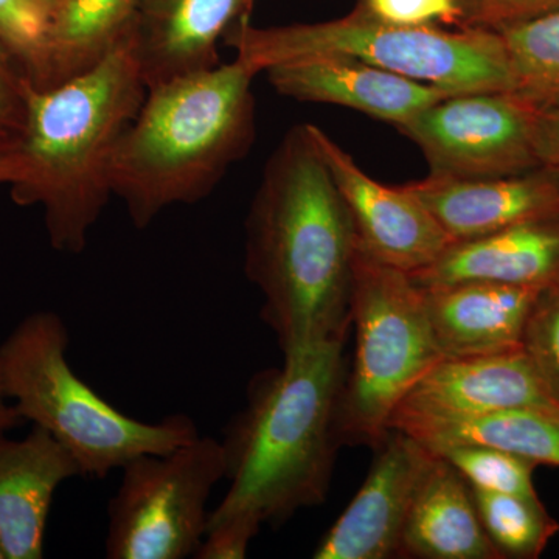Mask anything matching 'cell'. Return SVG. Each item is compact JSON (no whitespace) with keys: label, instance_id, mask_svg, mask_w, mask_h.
<instances>
[{"label":"cell","instance_id":"obj_26","mask_svg":"<svg viewBox=\"0 0 559 559\" xmlns=\"http://www.w3.org/2000/svg\"><path fill=\"white\" fill-rule=\"evenodd\" d=\"M522 349L551 400L559 404V286L539 294L525 325Z\"/></svg>","mask_w":559,"mask_h":559},{"label":"cell","instance_id":"obj_15","mask_svg":"<svg viewBox=\"0 0 559 559\" xmlns=\"http://www.w3.org/2000/svg\"><path fill=\"white\" fill-rule=\"evenodd\" d=\"M253 0H142L131 25L146 90L219 64L218 43Z\"/></svg>","mask_w":559,"mask_h":559},{"label":"cell","instance_id":"obj_34","mask_svg":"<svg viewBox=\"0 0 559 559\" xmlns=\"http://www.w3.org/2000/svg\"><path fill=\"white\" fill-rule=\"evenodd\" d=\"M0 559H7L5 550H3L2 543H0Z\"/></svg>","mask_w":559,"mask_h":559},{"label":"cell","instance_id":"obj_11","mask_svg":"<svg viewBox=\"0 0 559 559\" xmlns=\"http://www.w3.org/2000/svg\"><path fill=\"white\" fill-rule=\"evenodd\" d=\"M513 407L559 409L524 349L441 359L401 400L389 429L477 417Z\"/></svg>","mask_w":559,"mask_h":559},{"label":"cell","instance_id":"obj_3","mask_svg":"<svg viewBox=\"0 0 559 559\" xmlns=\"http://www.w3.org/2000/svg\"><path fill=\"white\" fill-rule=\"evenodd\" d=\"M131 28L97 64L50 90L28 91L14 151V204L43 210L51 248L79 255L112 197L110 167L145 100Z\"/></svg>","mask_w":559,"mask_h":559},{"label":"cell","instance_id":"obj_32","mask_svg":"<svg viewBox=\"0 0 559 559\" xmlns=\"http://www.w3.org/2000/svg\"><path fill=\"white\" fill-rule=\"evenodd\" d=\"M24 419L17 414L16 407L10 403L9 396L5 393V385H3L2 374V359H0V432L16 428Z\"/></svg>","mask_w":559,"mask_h":559},{"label":"cell","instance_id":"obj_30","mask_svg":"<svg viewBox=\"0 0 559 559\" xmlns=\"http://www.w3.org/2000/svg\"><path fill=\"white\" fill-rule=\"evenodd\" d=\"M261 527L252 522L227 520L209 525L204 538L194 551V559H242L248 557L252 539Z\"/></svg>","mask_w":559,"mask_h":559},{"label":"cell","instance_id":"obj_9","mask_svg":"<svg viewBox=\"0 0 559 559\" xmlns=\"http://www.w3.org/2000/svg\"><path fill=\"white\" fill-rule=\"evenodd\" d=\"M543 110L514 92L448 95L399 128L425 154L430 175L479 179L539 168Z\"/></svg>","mask_w":559,"mask_h":559},{"label":"cell","instance_id":"obj_25","mask_svg":"<svg viewBox=\"0 0 559 559\" xmlns=\"http://www.w3.org/2000/svg\"><path fill=\"white\" fill-rule=\"evenodd\" d=\"M430 451L443 455L465 477L469 487L538 498L533 484V471L538 465L527 459L484 444H444Z\"/></svg>","mask_w":559,"mask_h":559},{"label":"cell","instance_id":"obj_29","mask_svg":"<svg viewBox=\"0 0 559 559\" xmlns=\"http://www.w3.org/2000/svg\"><path fill=\"white\" fill-rule=\"evenodd\" d=\"M460 27L500 31L559 11V0H457Z\"/></svg>","mask_w":559,"mask_h":559},{"label":"cell","instance_id":"obj_16","mask_svg":"<svg viewBox=\"0 0 559 559\" xmlns=\"http://www.w3.org/2000/svg\"><path fill=\"white\" fill-rule=\"evenodd\" d=\"M419 288L443 359L522 348L530 312L544 290L492 282Z\"/></svg>","mask_w":559,"mask_h":559},{"label":"cell","instance_id":"obj_22","mask_svg":"<svg viewBox=\"0 0 559 559\" xmlns=\"http://www.w3.org/2000/svg\"><path fill=\"white\" fill-rule=\"evenodd\" d=\"M498 32L509 51L514 94L540 110L559 108V11Z\"/></svg>","mask_w":559,"mask_h":559},{"label":"cell","instance_id":"obj_17","mask_svg":"<svg viewBox=\"0 0 559 559\" xmlns=\"http://www.w3.org/2000/svg\"><path fill=\"white\" fill-rule=\"evenodd\" d=\"M81 476L68 450L47 430L27 437L0 432V543L7 559H40L55 492Z\"/></svg>","mask_w":559,"mask_h":559},{"label":"cell","instance_id":"obj_2","mask_svg":"<svg viewBox=\"0 0 559 559\" xmlns=\"http://www.w3.org/2000/svg\"><path fill=\"white\" fill-rule=\"evenodd\" d=\"M345 342L283 356L282 366L250 380L245 407L219 440L229 488L209 525L242 520L280 527L297 511L325 503L341 448L336 404L347 373Z\"/></svg>","mask_w":559,"mask_h":559},{"label":"cell","instance_id":"obj_8","mask_svg":"<svg viewBox=\"0 0 559 559\" xmlns=\"http://www.w3.org/2000/svg\"><path fill=\"white\" fill-rule=\"evenodd\" d=\"M223 479V447L213 437L131 460L109 500L106 558H193L207 532L210 496Z\"/></svg>","mask_w":559,"mask_h":559},{"label":"cell","instance_id":"obj_23","mask_svg":"<svg viewBox=\"0 0 559 559\" xmlns=\"http://www.w3.org/2000/svg\"><path fill=\"white\" fill-rule=\"evenodd\" d=\"M481 527L503 559H536L559 533V522L538 498L471 487Z\"/></svg>","mask_w":559,"mask_h":559},{"label":"cell","instance_id":"obj_6","mask_svg":"<svg viewBox=\"0 0 559 559\" xmlns=\"http://www.w3.org/2000/svg\"><path fill=\"white\" fill-rule=\"evenodd\" d=\"M223 40L257 73L283 62L340 55L451 94L514 90L509 51L498 31L403 27L378 21L359 3L340 20L314 24L255 27L245 16Z\"/></svg>","mask_w":559,"mask_h":559},{"label":"cell","instance_id":"obj_1","mask_svg":"<svg viewBox=\"0 0 559 559\" xmlns=\"http://www.w3.org/2000/svg\"><path fill=\"white\" fill-rule=\"evenodd\" d=\"M245 272L283 356L347 340L355 224L308 124L271 154L245 224Z\"/></svg>","mask_w":559,"mask_h":559},{"label":"cell","instance_id":"obj_4","mask_svg":"<svg viewBox=\"0 0 559 559\" xmlns=\"http://www.w3.org/2000/svg\"><path fill=\"white\" fill-rule=\"evenodd\" d=\"M255 70L229 64L178 76L146 91L121 135L110 190L132 226L146 229L173 205L212 194L255 138Z\"/></svg>","mask_w":559,"mask_h":559},{"label":"cell","instance_id":"obj_31","mask_svg":"<svg viewBox=\"0 0 559 559\" xmlns=\"http://www.w3.org/2000/svg\"><path fill=\"white\" fill-rule=\"evenodd\" d=\"M536 153L539 168L559 175V108L540 112Z\"/></svg>","mask_w":559,"mask_h":559},{"label":"cell","instance_id":"obj_33","mask_svg":"<svg viewBox=\"0 0 559 559\" xmlns=\"http://www.w3.org/2000/svg\"><path fill=\"white\" fill-rule=\"evenodd\" d=\"M17 162L14 153L0 154V186H10L16 178Z\"/></svg>","mask_w":559,"mask_h":559},{"label":"cell","instance_id":"obj_18","mask_svg":"<svg viewBox=\"0 0 559 559\" xmlns=\"http://www.w3.org/2000/svg\"><path fill=\"white\" fill-rule=\"evenodd\" d=\"M411 278L418 286L492 282L555 288L559 286V216L454 242L436 263Z\"/></svg>","mask_w":559,"mask_h":559},{"label":"cell","instance_id":"obj_21","mask_svg":"<svg viewBox=\"0 0 559 559\" xmlns=\"http://www.w3.org/2000/svg\"><path fill=\"white\" fill-rule=\"evenodd\" d=\"M140 2L142 0H58L51 33L50 87L97 64L130 31Z\"/></svg>","mask_w":559,"mask_h":559},{"label":"cell","instance_id":"obj_28","mask_svg":"<svg viewBox=\"0 0 559 559\" xmlns=\"http://www.w3.org/2000/svg\"><path fill=\"white\" fill-rule=\"evenodd\" d=\"M359 5L378 21L403 27H460L462 22L457 0H359Z\"/></svg>","mask_w":559,"mask_h":559},{"label":"cell","instance_id":"obj_10","mask_svg":"<svg viewBox=\"0 0 559 559\" xmlns=\"http://www.w3.org/2000/svg\"><path fill=\"white\" fill-rule=\"evenodd\" d=\"M355 224L358 249L385 266L415 274L454 245L426 205L406 187L382 186L325 131L308 123Z\"/></svg>","mask_w":559,"mask_h":559},{"label":"cell","instance_id":"obj_19","mask_svg":"<svg viewBox=\"0 0 559 559\" xmlns=\"http://www.w3.org/2000/svg\"><path fill=\"white\" fill-rule=\"evenodd\" d=\"M400 558L503 559L481 527L468 481L437 452L415 488Z\"/></svg>","mask_w":559,"mask_h":559},{"label":"cell","instance_id":"obj_20","mask_svg":"<svg viewBox=\"0 0 559 559\" xmlns=\"http://www.w3.org/2000/svg\"><path fill=\"white\" fill-rule=\"evenodd\" d=\"M396 430L414 437L429 450L444 444H484L520 455L538 466L559 468V409L551 407H513Z\"/></svg>","mask_w":559,"mask_h":559},{"label":"cell","instance_id":"obj_7","mask_svg":"<svg viewBox=\"0 0 559 559\" xmlns=\"http://www.w3.org/2000/svg\"><path fill=\"white\" fill-rule=\"evenodd\" d=\"M349 318L355 355L337 399L336 436L341 447L377 450L401 400L443 355L430 329L421 288L406 272L359 249L353 264Z\"/></svg>","mask_w":559,"mask_h":559},{"label":"cell","instance_id":"obj_12","mask_svg":"<svg viewBox=\"0 0 559 559\" xmlns=\"http://www.w3.org/2000/svg\"><path fill=\"white\" fill-rule=\"evenodd\" d=\"M374 452L369 476L312 558H400L404 524L430 451L414 437L390 429Z\"/></svg>","mask_w":559,"mask_h":559},{"label":"cell","instance_id":"obj_27","mask_svg":"<svg viewBox=\"0 0 559 559\" xmlns=\"http://www.w3.org/2000/svg\"><path fill=\"white\" fill-rule=\"evenodd\" d=\"M31 87L9 51L0 46V154L14 153L20 146Z\"/></svg>","mask_w":559,"mask_h":559},{"label":"cell","instance_id":"obj_13","mask_svg":"<svg viewBox=\"0 0 559 559\" xmlns=\"http://www.w3.org/2000/svg\"><path fill=\"white\" fill-rule=\"evenodd\" d=\"M454 242L559 216V175L536 168L500 178H429L406 183Z\"/></svg>","mask_w":559,"mask_h":559},{"label":"cell","instance_id":"obj_14","mask_svg":"<svg viewBox=\"0 0 559 559\" xmlns=\"http://www.w3.org/2000/svg\"><path fill=\"white\" fill-rule=\"evenodd\" d=\"M264 73L271 86L283 97L344 106L396 128L406 124L433 103L454 95L340 55L283 62Z\"/></svg>","mask_w":559,"mask_h":559},{"label":"cell","instance_id":"obj_5","mask_svg":"<svg viewBox=\"0 0 559 559\" xmlns=\"http://www.w3.org/2000/svg\"><path fill=\"white\" fill-rule=\"evenodd\" d=\"M69 331L57 312L27 316L0 344L3 385L24 421L60 441L80 474L103 480L143 454H165L200 437L189 415L146 423L103 400L68 360Z\"/></svg>","mask_w":559,"mask_h":559},{"label":"cell","instance_id":"obj_24","mask_svg":"<svg viewBox=\"0 0 559 559\" xmlns=\"http://www.w3.org/2000/svg\"><path fill=\"white\" fill-rule=\"evenodd\" d=\"M58 0H0V46L3 47L33 90L51 84V33Z\"/></svg>","mask_w":559,"mask_h":559}]
</instances>
